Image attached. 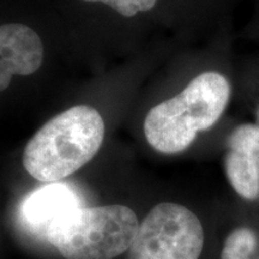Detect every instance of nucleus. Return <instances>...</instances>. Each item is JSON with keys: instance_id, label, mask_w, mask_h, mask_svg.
<instances>
[{"instance_id": "8", "label": "nucleus", "mask_w": 259, "mask_h": 259, "mask_svg": "<svg viewBox=\"0 0 259 259\" xmlns=\"http://www.w3.org/2000/svg\"><path fill=\"white\" fill-rule=\"evenodd\" d=\"M221 259H259V239L254 231L239 227L229 233L223 244Z\"/></svg>"}, {"instance_id": "5", "label": "nucleus", "mask_w": 259, "mask_h": 259, "mask_svg": "<svg viewBox=\"0 0 259 259\" xmlns=\"http://www.w3.org/2000/svg\"><path fill=\"white\" fill-rule=\"evenodd\" d=\"M44 45L31 28L23 24L0 25V93L12 76H29L40 69Z\"/></svg>"}, {"instance_id": "10", "label": "nucleus", "mask_w": 259, "mask_h": 259, "mask_svg": "<svg viewBox=\"0 0 259 259\" xmlns=\"http://www.w3.org/2000/svg\"><path fill=\"white\" fill-rule=\"evenodd\" d=\"M84 2L103 3L125 17H132L138 12L149 11L156 4V0H84Z\"/></svg>"}, {"instance_id": "3", "label": "nucleus", "mask_w": 259, "mask_h": 259, "mask_svg": "<svg viewBox=\"0 0 259 259\" xmlns=\"http://www.w3.org/2000/svg\"><path fill=\"white\" fill-rule=\"evenodd\" d=\"M138 228L127 206H79L50 227L46 240L66 259H113L127 252Z\"/></svg>"}, {"instance_id": "1", "label": "nucleus", "mask_w": 259, "mask_h": 259, "mask_svg": "<svg viewBox=\"0 0 259 259\" xmlns=\"http://www.w3.org/2000/svg\"><path fill=\"white\" fill-rule=\"evenodd\" d=\"M105 137V122L95 108L76 106L46 122L23 153V166L44 183H56L95 156Z\"/></svg>"}, {"instance_id": "7", "label": "nucleus", "mask_w": 259, "mask_h": 259, "mask_svg": "<svg viewBox=\"0 0 259 259\" xmlns=\"http://www.w3.org/2000/svg\"><path fill=\"white\" fill-rule=\"evenodd\" d=\"M227 179L241 198H259V161L235 150H228L225 157Z\"/></svg>"}, {"instance_id": "2", "label": "nucleus", "mask_w": 259, "mask_h": 259, "mask_svg": "<svg viewBox=\"0 0 259 259\" xmlns=\"http://www.w3.org/2000/svg\"><path fill=\"white\" fill-rule=\"evenodd\" d=\"M231 97V85L219 72H204L167 101L150 109L144 120L148 143L161 154L186 150L200 131L216 124Z\"/></svg>"}, {"instance_id": "11", "label": "nucleus", "mask_w": 259, "mask_h": 259, "mask_svg": "<svg viewBox=\"0 0 259 259\" xmlns=\"http://www.w3.org/2000/svg\"><path fill=\"white\" fill-rule=\"evenodd\" d=\"M258 121H259V109H258Z\"/></svg>"}, {"instance_id": "4", "label": "nucleus", "mask_w": 259, "mask_h": 259, "mask_svg": "<svg viewBox=\"0 0 259 259\" xmlns=\"http://www.w3.org/2000/svg\"><path fill=\"white\" fill-rule=\"evenodd\" d=\"M204 241L196 213L180 204L161 203L139 225L126 259H199Z\"/></svg>"}, {"instance_id": "9", "label": "nucleus", "mask_w": 259, "mask_h": 259, "mask_svg": "<svg viewBox=\"0 0 259 259\" xmlns=\"http://www.w3.org/2000/svg\"><path fill=\"white\" fill-rule=\"evenodd\" d=\"M228 150L250 155L259 161V126L253 124H242L233 130L229 135Z\"/></svg>"}, {"instance_id": "6", "label": "nucleus", "mask_w": 259, "mask_h": 259, "mask_svg": "<svg viewBox=\"0 0 259 259\" xmlns=\"http://www.w3.org/2000/svg\"><path fill=\"white\" fill-rule=\"evenodd\" d=\"M79 206L80 199L76 191L65 184L51 183L29 194L22 204L19 216L31 234L46 240L50 227Z\"/></svg>"}]
</instances>
